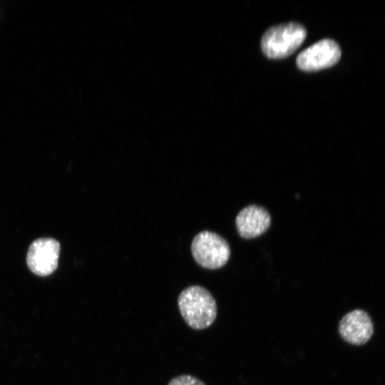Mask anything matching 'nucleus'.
<instances>
[{"label":"nucleus","mask_w":385,"mask_h":385,"mask_svg":"<svg viewBox=\"0 0 385 385\" xmlns=\"http://www.w3.org/2000/svg\"><path fill=\"white\" fill-rule=\"evenodd\" d=\"M178 304L182 317L194 329H204L213 324L217 313L215 299L211 293L199 285L183 289Z\"/></svg>","instance_id":"1"},{"label":"nucleus","mask_w":385,"mask_h":385,"mask_svg":"<svg viewBox=\"0 0 385 385\" xmlns=\"http://www.w3.org/2000/svg\"><path fill=\"white\" fill-rule=\"evenodd\" d=\"M306 36V29L299 23L276 25L264 33L261 39V48L265 55L270 58H286L300 46Z\"/></svg>","instance_id":"2"},{"label":"nucleus","mask_w":385,"mask_h":385,"mask_svg":"<svg viewBox=\"0 0 385 385\" xmlns=\"http://www.w3.org/2000/svg\"><path fill=\"white\" fill-rule=\"evenodd\" d=\"M191 252L198 265L211 270L224 266L231 253L230 245L223 237L207 230L200 232L194 237Z\"/></svg>","instance_id":"3"},{"label":"nucleus","mask_w":385,"mask_h":385,"mask_svg":"<svg viewBox=\"0 0 385 385\" xmlns=\"http://www.w3.org/2000/svg\"><path fill=\"white\" fill-rule=\"evenodd\" d=\"M60 243L51 237H41L29 246L26 264L35 274L46 277L52 274L58 267Z\"/></svg>","instance_id":"4"},{"label":"nucleus","mask_w":385,"mask_h":385,"mask_svg":"<svg viewBox=\"0 0 385 385\" xmlns=\"http://www.w3.org/2000/svg\"><path fill=\"white\" fill-rule=\"evenodd\" d=\"M341 57V49L332 39L317 41L297 56L298 68L304 71H316L336 64Z\"/></svg>","instance_id":"5"},{"label":"nucleus","mask_w":385,"mask_h":385,"mask_svg":"<svg viewBox=\"0 0 385 385\" xmlns=\"http://www.w3.org/2000/svg\"><path fill=\"white\" fill-rule=\"evenodd\" d=\"M374 332L372 321L361 309H354L346 314L339 324V333L346 342L354 345L366 343Z\"/></svg>","instance_id":"6"},{"label":"nucleus","mask_w":385,"mask_h":385,"mask_svg":"<svg viewBox=\"0 0 385 385\" xmlns=\"http://www.w3.org/2000/svg\"><path fill=\"white\" fill-rule=\"evenodd\" d=\"M271 221V216L265 208L252 205L240 211L235 219V225L242 237L251 239L265 232Z\"/></svg>","instance_id":"7"},{"label":"nucleus","mask_w":385,"mask_h":385,"mask_svg":"<svg viewBox=\"0 0 385 385\" xmlns=\"http://www.w3.org/2000/svg\"><path fill=\"white\" fill-rule=\"evenodd\" d=\"M168 385H205L199 379L190 375H181L171 379Z\"/></svg>","instance_id":"8"}]
</instances>
